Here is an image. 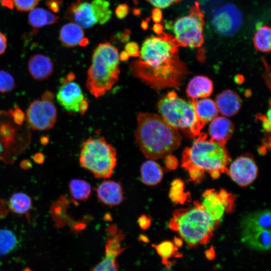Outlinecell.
<instances>
[{"label":"cell","instance_id":"1","mask_svg":"<svg viewBox=\"0 0 271 271\" xmlns=\"http://www.w3.org/2000/svg\"><path fill=\"white\" fill-rule=\"evenodd\" d=\"M179 47L174 37L168 34L147 38L139 59L129 65L131 75L155 89L178 88L188 72L180 59Z\"/></svg>","mask_w":271,"mask_h":271},{"label":"cell","instance_id":"2","mask_svg":"<svg viewBox=\"0 0 271 271\" xmlns=\"http://www.w3.org/2000/svg\"><path fill=\"white\" fill-rule=\"evenodd\" d=\"M137 120L136 143L147 158L164 159L180 146L182 138L179 131L160 114L139 112Z\"/></svg>","mask_w":271,"mask_h":271},{"label":"cell","instance_id":"3","mask_svg":"<svg viewBox=\"0 0 271 271\" xmlns=\"http://www.w3.org/2000/svg\"><path fill=\"white\" fill-rule=\"evenodd\" d=\"M230 157L225 148L211 139L208 140L205 132H200L190 147L183 152L181 166L188 172L194 182L201 181L208 172L213 179L221 173H227V166Z\"/></svg>","mask_w":271,"mask_h":271},{"label":"cell","instance_id":"4","mask_svg":"<svg viewBox=\"0 0 271 271\" xmlns=\"http://www.w3.org/2000/svg\"><path fill=\"white\" fill-rule=\"evenodd\" d=\"M119 60L117 49L109 42L100 43L95 49L86 82L87 89L94 97L103 95L117 82Z\"/></svg>","mask_w":271,"mask_h":271},{"label":"cell","instance_id":"5","mask_svg":"<svg viewBox=\"0 0 271 271\" xmlns=\"http://www.w3.org/2000/svg\"><path fill=\"white\" fill-rule=\"evenodd\" d=\"M168 226L178 232L190 247L208 243L216 228L201 207L199 201L194 202V207L175 210Z\"/></svg>","mask_w":271,"mask_h":271},{"label":"cell","instance_id":"6","mask_svg":"<svg viewBox=\"0 0 271 271\" xmlns=\"http://www.w3.org/2000/svg\"><path fill=\"white\" fill-rule=\"evenodd\" d=\"M158 108L168 124L181 130L187 137L198 136L203 127L197 118L193 100L187 101L174 91L169 92L160 100Z\"/></svg>","mask_w":271,"mask_h":271},{"label":"cell","instance_id":"7","mask_svg":"<svg viewBox=\"0 0 271 271\" xmlns=\"http://www.w3.org/2000/svg\"><path fill=\"white\" fill-rule=\"evenodd\" d=\"M116 163V152L104 138H89L82 143L79 163L95 178L111 177Z\"/></svg>","mask_w":271,"mask_h":271},{"label":"cell","instance_id":"8","mask_svg":"<svg viewBox=\"0 0 271 271\" xmlns=\"http://www.w3.org/2000/svg\"><path fill=\"white\" fill-rule=\"evenodd\" d=\"M8 112H0V161L11 163L29 145L28 128L17 126Z\"/></svg>","mask_w":271,"mask_h":271},{"label":"cell","instance_id":"9","mask_svg":"<svg viewBox=\"0 0 271 271\" xmlns=\"http://www.w3.org/2000/svg\"><path fill=\"white\" fill-rule=\"evenodd\" d=\"M109 6L106 0H92L91 2L77 0L70 5L65 18L84 29L92 27L97 23L103 25L111 17Z\"/></svg>","mask_w":271,"mask_h":271},{"label":"cell","instance_id":"10","mask_svg":"<svg viewBox=\"0 0 271 271\" xmlns=\"http://www.w3.org/2000/svg\"><path fill=\"white\" fill-rule=\"evenodd\" d=\"M203 14L196 4L189 14L178 18L172 24L174 37L180 46L200 47L204 42Z\"/></svg>","mask_w":271,"mask_h":271},{"label":"cell","instance_id":"11","mask_svg":"<svg viewBox=\"0 0 271 271\" xmlns=\"http://www.w3.org/2000/svg\"><path fill=\"white\" fill-rule=\"evenodd\" d=\"M235 196L224 189L217 192L214 189L205 191L200 204L211 220L218 227L225 212L230 213L234 208Z\"/></svg>","mask_w":271,"mask_h":271},{"label":"cell","instance_id":"12","mask_svg":"<svg viewBox=\"0 0 271 271\" xmlns=\"http://www.w3.org/2000/svg\"><path fill=\"white\" fill-rule=\"evenodd\" d=\"M242 15L233 4L228 3L219 8L214 14L212 23L215 30L224 36L234 34L242 24Z\"/></svg>","mask_w":271,"mask_h":271},{"label":"cell","instance_id":"13","mask_svg":"<svg viewBox=\"0 0 271 271\" xmlns=\"http://www.w3.org/2000/svg\"><path fill=\"white\" fill-rule=\"evenodd\" d=\"M59 103L67 111L80 112L83 114L88 108V103L84 98L80 86L69 81L63 83L56 95Z\"/></svg>","mask_w":271,"mask_h":271},{"label":"cell","instance_id":"14","mask_svg":"<svg viewBox=\"0 0 271 271\" xmlns=\"http://www.w3.org/2000/svg\"><path fill=\"white\" fill-rule=\"evenodd\" d=\"M257 173L258 168L253 157L249 154H245L231 163L227 174L239 186L245 187L255 180Z\"/></svg>","mask_w":271,"mask_h":271},{"label":"cell","instance_id":"15","mask_svg":"<svg viewBox=\"0 0 271 271\" xmlns=\"http://www.w3.org/2000/svg\"><path fill=\"white\" fill-rule=\"evenodd\" d=\"M242 242L252 249L266 251L270 247V229L241 228Z\"/></svg>","mask_w":271,"mask_h":271},{"label":"cell","instance_id":"16","mask_svg":"<svg viewBox=\"0 0 271 271\" xmlns=\"http://www.w3.org/2000/svg\"><path fill=\"white\" fill-rule=\"evenodd\" d=\"M99 200L110 207L119 205L124 200L120 184L112 180H104L95 189Z\"/></svg>","mask_w":271,"mask_h":271},{"label":"cell","instance_id":"17","mask_svg":"<svg viewBox=\"0 0 271 271\" xmlns=\"http://www.w3.org/2000/svg\"><path fill=\"white\" fill-rule=\"evenodd\" d=\"M26 118L34 130H47L54 125L47 115L41 100H35L31 103L26 112Z\"/></svg>","mask_w":271,"mask_h":271},{"label":"cell","instance_id":"18","mask_svg":"<svg viewBox=\"0 0 271 271\" xmlns=\"http://www.w3.org/2000/svg\"><path fill=\"white\" fill-rule=\"evenodd\" d=\"M232 122L224 116H216L210 123L209 133L213 141L225 146L234 132Z\"/></svg>","mask_w":271,"mask_h":271},{"label":"cell","instance_id":"19","mask_svg":"<svg viewBox=\"0 0 271 271\" xmlns=\"http://www.w3.org/2000/svg\"><path fill=\"white\" fill-rule=\"evenodd\" d=\"M28 68L30 75L35 80L42 81L52 74L54 66L48 57L38 54L30 58L28 63Z\"/></svg>","mask_w":271,"mask_h":271},{"label":"cell","instance_id":"20","mask_svg":"<svg viewBox=\"0 0 271 271\" xmlns=\"http://www.w3.org/2000/svg\"><path fill=\"white\" fill-rule=\"evenodd\" d=\"M215 102L218 111L227 117L236 114L241 107L240 97L236 92L230 89L218 94Z\"/></svg>","mask_w":271,"mask_h":271},{"label":"cell","instance_id":"21","mask_svg":"<svg viewBox=\"0 0 271 271\" xmlns=\"http://www.w3.org/2000/svg\"><path fill=\"white\" fill-rule=\"evenodd\" d=\"M213 89V83L210 79L204 76H196L189 81L186 93L191 99H197L210 96Z\"/></svg>","mask_w":271,"mask_h":271},{"label":"cell","instance_id":"22","mask_svg":"<svg viewBox=\"0 0 271 271\" xmlns=\"http://www.w3.org/2000/svg\"><path fill=\"white\" fill-rule=\"evenodd\" d=\"M192 100L197 118L203 127L217 116L218 110L215 102L212 99L203 98Z\"/></svg>","mask_w":271,"mask_h":271},{"label":"cell","instance_id":"23","mask_svg":"<svg viewBox=\"0 0 271 271\" xmlns=\"http://www.w3.org/2000/svg\"><path fill=\"white\" fill-rule=\"evenodd\" d=\"M84 38V33L83 29L75 23H66L60 30V40L67 47H74L80 45Z\"/></svg>","mask_w":271,"mask_h":271},{"label":"cell","instance_id":"24","mask_svg":"<svg viewBox=\"0 0 271 271\" xmlns=\"http://www.w3.org/2000/svg\"><path fill=\"white\" fill-rule=\"evenodd\" d=\"M108 237L105 247V257L116 259L127 247H121V242L124 239V235L114 225L107 228Z\"/></svg>","mask_w":271,"mask_h":271},{"label":"cell","instance_id":"25","mask_svg":"<svg viewBox=\"0 0 271 271\" xmlns=\"http://www.w3.org/2000/svg\"><path fill=\"white\" fill-rule=\"evenodd\" d=\"M140 171L141 180L147 186L158 185L163 177V171L161 166L152 159L144 162L141 165Z\"/></svg>","mask_w":271,"mask_h":271},{"label":"cell","instance_id":"26","mask_svg":"<svg viewBox=\"0 0 271 271\" xmlns=\"http://www.w3.org/2000/svg\"><path fill=\"white\" fill-rule=\"evenodd\" d=\"M270 212L269 210L257 211L249 213L242 218L240 226L270 229Z\"/></svg>","mask_w":271,"mask_h":271},{"label":"cell","instance_id":"27","mask_svg":"<svg viewBox=\"0 0 271 271\" xmlns=\"http://www.w3.org/2000/svg\"><path fill=\"white\" fill-rule=\"evenodd\" d=\"M58 19V16L41 8L33 9L28 15L29 23L35 29L55 24Z\"/></svg>","mask_w":271,"mask_h":271},{"label":"cell","instance_id":"28","mask_svg":"<svg viewBox=\"0 0 271 271\" xmlns=\"http://www.w3.org/2000/svg\"><path fill=\"white\" fill-rule=\"evenodd\" d=\"M152 246L161 257L162 263L167 267H171L173 264L174 262L170 260L171 258L180 256L178 248L171 241H163L157 244H153Z\"/></svg>","mask_w":271,"mask_h":271},{"label":"cell","instance_id":"29","mask_svg":"<svg viewBox=\"0 0 271 271\" xmlns=\"http://www.w3.org/2000/svg\"><path fill=\"white\" fill-rule=\"evenodd\" d=\"M8 206L12 212L18 214H25L32 207V200L26 193L17 192L10 198Z\"/></svg>","mask_w":271,"mask_h":271},{"label":"cell","instance_id":"30","mask_svg":"<svg viewBox=\"0 0 271 271\" xmlns=\"http://www.w3.org/2000/svg\"><path fill=\"white\" fill-rule=\"evenodd\" d=\"M253 37L255 48L261 52H269L270 50L271 31L269 27L258 25Z\"/></svg>","mask_w":271,"mask_h":271},{"label":"cell","instance_id":"31","mask_svg":"<svg viewBox=\"0 0 271 271\" xmlns=\"http://www.w3.org/2000/svg\"><path fill=\"white\" fill-rule=\"evenodd\" d=\"M69 187L71 196L78 200H86L89 198L91 192L90 184L82 179L71 180L69 183Z\"/></svg>","mask_w":271,"mask_h":271},{"label":"cell","instance_id":"32","mask_svg":"<svg viewBox=\"0 0 271 271\" xmlns=\"http://www.w3.org/2000/svg\"><path fill=\"white\" fill-rule=\"evenodd\" d=\"M17 244V236L13 231L6 228L0 229V256L12 252Z\"/></svg>","mask_w":271,"mask_h":271},{"label":"cell","instance_id":"33","mask_svg":"<svg viewBox=\"0 0 271 271\" xmlns=\"http://www.w3.org/2000/svg\"><path fill=\"white\" fill-rule=\"evenodd\" d=\"M169 197L176 204H183L190 201V193L184 191V183L182 180L176 179L172 182Z\"/></svg>","mask_w":271,"mask_h":271},{"label":"cell","instance_id":"34","mask_svg":"<svg viewBox=\"0 0 271 271\" xmlns=\"http://www.w3.org/2000/svg\"><path fill=\"white\" fill-rule=\"evenodd\" d=\"M119 265L115 258L105 257L90 271H118Z\"/></svg>","mask_w":271,"mask_h":271},{"label":"cell","instance_id":"35","mask_svg":"<svg viewBox=\"0 0 271 271\" xmlns=\"http://www.w3.org/2000/svg\"><path fill=\"white\" fill-rule=\"evenodd\" d=\"M15 86V80L12 75L7 71L0 70V92H9L14 88Z\"/></svg>","mask_w":271,"mask_h":271},{"label":"cell","instance_id":"36","mask_svg":"<svg viewBox=\"0 0 271 271\" xmlns=\"http://www.w3.org/2000/svg\"><path fill=\"white\" fill-rule=\"evenodd\" d=\"M39 0H13L14 5L20 12H27L34 9Z\"/></svg>","mask_w":271,"mask_h":271},{"label":"cell","instance_id":"37","mask_svg":"<svg viewBox=\"0 0 271 271\" xmlns=\"http://www.w3.org/2000/svg\"><path fill=\"white\" fill-rule=\"evenodd\" d=\"M8 113L16 124L21 125L23 124L25 118V114L18 105H15L14 109H10Z\"/></svg>","mask_w":271,"mask_h":271},{"label":"cell","instance_id":"38","mask_svg":"<svg viewBox=\"0 0 271 271\" xmlns=\"http://www.w3.org/2000/svg\"><path fill=\"white\" fill-rule=\"evenodd\" d=\"M153 6L159 9H165L180 0H147Z\"/></svg>","mask_w":271,"mask_h":271},{"label":"cell","instance_id":"39","mask_svg":"<svg viewBox=\"0 0 271 271\" xmlns=\"http://www.w3.org/2000/svg\"><path fill=\"white\" fill-rule=\"evenodd\" d=\"M257 116L261 121L263 129L267 132L270 131V108H269L266 115L258 114Z\"/></svg>","mask_w":271,"mask_h":271},{"label":"cell","instance_id":"40","mask_svg":"<svg viewBox=\"0 0 271 271\" xmlns=\"http://www.w3.org/2000/svg\"><path fill=\"white\" fill-rule=\"evenodd\" d=\"M130 9L126 4L119 5L115 9V15L120 20L124 19L129 13Z\"/></svg>","mask_w":271,"mask_h":271},{"label":"cell","instance_id":"41","mask_svg":"<svg viewBox=\"0 0 271 271\" xmlns=\"http://www.w3.org/2000/svg\"><path fill=\"white\" fill-rule=\"evenodd\" d=\"M125 52L129 56H138L139 55V47L136 42H129L125 46Z\"/></svg>","mask_w":271,"mask_h":271},{"label":"cell","instance_id":"42","mask_svg":"<svg viewBox=\"0 0 271 271\" xmlns=\"http://www.w3.org/2000/svg\"><path fill=\"white\" fill-rule=\"evenodd\" d=\"M164 159L165 164L168 169L174 170L177 168L178 161L175 156L171 154L166 156Z\"/></svg>","mask_w":271,"mask_h":271},{"label":"cell","instance_id":"43","mask_svg":"<svg viewBox=\"0 0 271 271\" xmlns=\"http://www.w3.org/2000/svg\"><path fill=\"white\" fill-rule=\"evenodd\" d=\"M62 4V0H46L45 2L46 6L54 13L59 12Z\"/></svg>","mask_w":271,"mask_h":271},{"label":"cell","instance_id":"44","mask_svg":"<svg viewBox=\"0 0 271 271\" xmlns=\"http://www.w3.org/2000/svg\"><path fill=\"white\" fill-rule=\"evenodd\" d=\"M138 222L140 228L143 230H146L150 226L152 220L150 217L143 214L139 217Z\"/></svg>","mask_w":271,"mask_h":271},{"label":"cell","instance_id":"45","mask_svg":"<svg viewBox=\"0 0 271 271\" xmlns=\"http://www.w3.org/2000/svg\"><path fill=\"white\" fill-rule=\"evenodd\" d=\"M152 18L154 22L156 23L160 22L162 19V13L159 8H155L152 12Z\"/></svg>","mask_w":271,"mask_h":271},{"label":"cell","instance_id":"46","mask_svg":"<svg viewBox=\"0 0 271 271\" xmlns=\"http://www.w3.org/2000/svg\"><path fill=\"white\" fill-rule=\"evenodd\" d=\"M7 47V39L6 36L0 32V55L6 51Z\"/></svg>","mask_w":271,"mask_h":271},{"label":"cell","instance_id":"47","mask_svg":"<svg viewBox=\"0 0 271 271\" xmlns=\"http://www.w3.org/2000/svg\"><path fill=\"white\" fill-rule=\"evenodd\" d=\"M205 255L209 260H213L215 257V252L212 246L205 251Z\"/></svg>","mask_w":271,"mask_h":271},{"label":"cell","instance_id":"48","mask_svg":"<svg viewBox=\"0 0 271 271\" xmlns=\"http://www.w3.org/2000/svg\"><path fill=\"white\" fill-rule=\"evenodd\" d=\"M33 159L37 164H42L44 162L45 156L41 153H37L33 156Z\"/></svg>","mask_w":271,"mask_h":271},{"label":"cell","instance_id":"49","mask_svg":"<svg viewBox=\"0 0 271 271\" xmlns=\"http://www.w3.org/2000/svg\"><path fill=\"white\" fill-rule=\"evenodd\" d=\"M119 38L122 42H126L129 39V36L130 34V31L129 30H125L123 33H119Z\"/></svg>","mask_w":271,"mask_h":271},{"label":"cell","instance_id":"50","mask_svg":"<svg viewBox=\"0 0 271 271\" xmlns=\"http://www.w3.org/2000/svg\"><path fill=\"white\" fill-rule=\"evenodd\" d=\"M1 5L9 9H13L14 8L13 0H0Z\"/></svg>","mask_w":271,"mask_h":271},{"label":"cell","instance_id":"51","mask_svg":"<svg viewBox=\"0 0 271 271\" xmlns=\"http://www.w3.org/2000/svg\"><path fill=\"white\" fill-rule=\"evenodd\" d=\"M20 167L22 169L28 170L32 167V163L29 160H24L21 162Z\"/></svg>","mask_w":271,"mask_h":271},{"label":"cell","instance_id":"52","mask_svg":"<svg viewBox=\"0 0 271 271\" xmlns=\"http://www.w3.org/2000/svg\"><path fill=\"white\" fill-rule=\"evenodd\" d=\"M153 31L158 35H160L163 33V27L159 23H156L153 27Z\"/></svg>","mask_w":271,"mask_h":271},{"label":"cell","instance_id":"53","mask_svg":"<svg viewBox=\"0 0 271 271\" xmlns=\"http://www.w3.org/2000/svg\"><path fill=\"white\" fill-rule=\"evenodd\" d=\"M173 243L178 248L181 247L183 245V240L181 238L175 237Z\"/></svg>","mask_w":271,"mask_h":271},{"label":"cell","instance_id":"54","mask_svg":"<svg viewBox=\"0 0 271 271\" xmlns=\"http://www.w3.org/2000/svg\"><path fill=\"white\" fill-rule=\"evenodd\" d=\"M149 19L147 18L145 20H143L141 23V27L144 30H146L148 27V22Z\"/></svg>","mask_w":271,"mask_h":271},{"label":"cell","instance_id":"55","mask_svg":"<svg viewBox=\"0 0 271 271\" xmlns=\"http://www.w3.org/2000/svg\"><path fill=\"white\" fill-rule=\"evenodd\" d=\"M139 240L145 243H148L150 241L148 237L144 234H141L139 236Z\"/></svg>","mask_w":271,"mask_h":271},{"label":"cell","instance_id":"56","mask_svg":"<svg viewBox=\"0 0 271 271\" xmlns=\"http://www.w3.org/2000/svg\"><path fill=\"white\" fill-rule=\"evenodd\" d=\"M49 138L46 136H42L40 139V142L43 145H47L49 142Z\"/></svg>","mask_w":271,"mask_h":271},{"label":"cell","instance_id":"57","mask_svg":"<svg viewBox=\"0 0 271 271\" xmlns=\"http://www.w3.org/2000/svg\"><path fill=\"white\" fill-rule=\"evenodd\" d=\"M133 13L136 16H139L141 14V12L138 9H134L133 10Z\"/></svg>","mask_w":271,"mask_h":271},{"label":"cell","instance_id":"58","mask_svg":"<svg viewBox=\"0 0 271 271\" xmlns=\"http://www.w3.org/2000/svg\"><path fill=\"white\" fill-rule=\"evenodd\" d=\"M160 271H173V270L171 268V267H167L165 266L164 268H162V269Z\"/></svg>","mask_w":271,"mask_h":271},{"label":"cell","instance_id":"59","mask_svg":"<svg viewBox=\"0 0 271 271\" xmlns=\"http://www.w3.org/2000/svg\"><path fill=\"white\" fill-rule=\"evenodd\" d=\"M22 271H33V270L31 268H30L29 267H26L24 270H23Z\"/></svg>","mask_w":271,"mask_h":271}]
</instances>
